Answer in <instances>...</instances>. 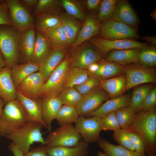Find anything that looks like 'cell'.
Here are the masks:
<instances>
[{"label":"cell","instance_id":"obj_1","mask_svg":"<svg viewBox=\"0 0 156 156\" xmlns=\"http://www.w3.org/2000/svg\"><path fill=\"white\" fill-rule=\"evenodd\" d=\"M136 132L142 140L145 154H155L156 150V108L140 110L136 113L131 125L128 127Z\"/></svg>","mask_w":156,"mask_h":156},{"label":"cell","instance_id":"obj_2","mask_svg":"<svg viewBox=\"0 0 156 156\" xmlns=\"http://www.w3.org/2000/svg\"><path fill=\"white\" fill-rule=\"evenodd\" d=\"M28 122L24 107L17 99L5 104L0 116V136H5Z\"/></svg>","mask_w":156,"mask_h":156},{"label":"cell","instance_id":"obj_3","mask_svg":"<svg viewBox=\"0 0 156 156\" xmlns=\"http://www.w3.org/2000/svg\"><path fill=\"white\" fill-rule=\"evenodd\" d=\"M21 33L13 26L0 25V50L5 66L11 68L20 64L19 40Z\"/></svg>","mask_w":156,"mask_h":156},{"label":"cell","instance_id":"obj_4","mask_svg":"<svg viewBox=\"0 0 156 156\" xmlns=\"http://www.w3.org/2000/svg\"><path fill=\"white\" fill-rule=\"evenodd\" d=\"M43 127L38 122H28L5 137L11 140L24 155L29 151L31 145L34 142L45 145V140L41 133Z\"/></svg>","mask_w":156,"mask_h":156},{"label":"cell","instance_id":"obj_5","mask_svg":"<svg viewBox=\"0 0 156 156\" xmlns=\"http://www.w3.org/2000/svg\"><path fill=\"white\" fill-rule=\"evenodd\" d=\"M81 137L72 124L60 126L51 132L46 139L47 148L56 146L72 147L78 145Z\"/></svg>","mask_w":156,"mask_h":156},{"label":"cell","instance_id":"obj_6","mask_svg":"<svg viewBox=\"0 0 156 156\" xmlns=\"http://www.w3.org/2000/svg\"><path fill=\"white\" fill-rule=\"evenodd\" d=\"M127 80L126 91L140 84L155 83L156 77L152 68L139 62L123 66Z\"/></svg>","mask_w":156,"mask_h":156},{"label":"cell","instance_id":"obj_7","mask_svg":"<svg viewBox=\"0 0 156 156\" xmlns=\"http://www.w3.org/2000/svg\"><path fill=\"white\" fill-rule=\"evenodd\" d=\"M100 34L103 38L111 40L128 39L139 37L134 27L109 19L100 23Z\"/></svg>","mask_w":156,"mask_h":156},{"label":"cell","instance_id":"obj_8","mask_svg":"<svg viewBox=\"0 0 156 156\" xmlns=\"http://www.w3.org/2000/svg\"><path fill=\"white\" fill-rule=\"evenodd\" d=\"M101 57L97 49L82 43L74 47L71 52L69 68L75 67L87 70L90 64L101 60Z\"/></svg>","mask_w":156,"mask_h":156},{"label":"cell","instance_id":"obj_9","mask_svg":"<svg viewBox=\"0 0 156 156\" xmlns=\"http://www.w3.org/2000/svg\"><path fill=\"white\" fill-rule=\"evenodd\" d=\"M6 1L9 10V18L13 26L21 32L34 28V18L21 4L18 0Z\"/></svg>","mask_w":156,"mask_h":156},{"label":"cell","instance_id":"obj_10","mask_svg":"<svg viewBox=\"0 0 156 156\" xmlns=\"http://www.w3.org/2000/svg\"><path fill=\"white\" fill-rule=\"evenodd\" d=\"M69 57H66L55 69L44 83L41 99L58 95L62 90L67 72L69 68Z\"/></svg>","mask_w":156,"mask_h":156},{"label":"cell","instance_id":"obj_11","mask_svg":"<svg viewBox=\"0 0 156 156\" xmlns=\"http://www.w3.org/2000/svg\"><path fill=\"white\" fill-rule=\"evenodd\" d=\"M101 117L92 116L87 118L80 116L76 122L75 128L84 141L90 143L97 141L100 139L102 130Z\"/></svg>","mask_w":156,"mask_h":156},{"label":"cell","instance_id":"obj_12","mask_svg":"<svg viewBox=\"0 0 156 156\" xmlns=\"http://www.w3.org/2000/svg\"><path fill=\"white\" fill-rule=\"evenodd\" d=\"M91 43L99 50L101 55L106 56L111 51L132 48L141 49L147 44L131 39L111 40L101 37L91 39Z\"/></svg>","mask_w":156,"mask_h":156},{"label":"cell","instance_id":"obj_13","mask_svg":"<svg viewBox=\"0 0 156 156\" xmlns=\"http://www.w3.org/2000/svg\"><path fill=\"white\" fill-rule=\"evenodd\" d=\"M109 99L107 93L99 86L83 95L81 102L75 107L80 116H86Z\"/></svg>","mask_w":156,"mask_h":156},{"label":"cell","instance_id":"obj_14","mask_svg":"<svg viewBox=\"0 0 156 156\" xmlns=\"http://www.w3.org/2000/svg\"><path fill=\"white\" fill-rule=\"evenodd\" d=\"M44 83L43 78L38 71L31 74L23 80L16 89L27 98L31 99H41Z\"/></svg>","mask_w":156,"mask_h":156},{"label":"cell","instance_id":"obj_15","mask_svg":"<svg viewBox=\"0 0 156 156\" xmlns=\"http://www.w3.org/2000/svg\"><path fill=\"white\" fill-rule=\"evenodd\" d=\"M17 99L21 103L26 111L28 116V122L40 123L48 130L42 117L41 99H30L25 96L17 91Z\"/></svg>","mask_w":156,"mask_h":156},{"label":"cell","instance_id":"obj_16","mask_svg":"<svg viewBox=\"0 0 156 156\" xmlns=\"http://www.w3.org/2000/svg\"><path fill=\"white\" fill-rule=\"evenodd\" d=\"M112 19L133 27L138 25V20L136 14L129 3L125 0L118 1Z\"/></svg>","mask_w":156,"mask_h":156},{"label":"cell","instance_id":"obj_17","mask_svg":"<svg viewBox=\"0 0 156 156\" xmlns=\"http://www.w3.org/2000/svg\"><path fill=\"white\" fill-rule=\"evenodd\" d=\"M36 39V30L31 28L21 33L19 40L20 64L31 61Z\"/></svg>","mask_w":156,"mask_h":156},{"label":"cell","instance_id":"obj_18","mask_svg":"<svg viewBox=\"0 0 156 156\" xmlns=\"http://www.w3.org/2000/svg\"><path fill=\"white\" fill-rule=\"evenodd\" d=\"M66 53V48L53 49L47 58L40 65L38 72L42 75L44 83L53 72L65 58Z\"/></svg>","mask_w":156,"mask_h":156},{"label":"cell","instance_id":"obj_19","mask_svg":"<svg viewBox=\"0 0 156 156\" xmlns=\"http://www.w3.org/2000/svg\"><path fill=\"white\" fill-rule=\"evenodd\" d=\"M42 113L43 120L48 128L51 130V124L63 104L58 95H53L41 99Z\"/></svg>","mask_w":156,"mask_h":156},{"label":"cell","instance_id":"obj_20","mask_svg":"<svg viewBox=\"0 0 156 156\" xmlns=\"http://www.w3.org/2000/svg\"><path fill=\"white\" fill-rule=\"evenodd\" d=\"M53 49L44 33L36 31L35 43L31 61L40 65L47 58Z\"/></svg>","mask_w":156,"mask_h":156},{"label":"cell","instance_id":"obj_21","mask_svg":"<svg viewBox=\"0 0 156 156\" xmlns=\"http://www.w3.org/2000/svg\"><path fill=\"white\" fill-rule=\"evenodd\" d=\"M99 86L104 90L109 99L123 95L126 91L127 80L124 73L110 78L102 80Z\"/></svg>","mask_w":156,"mask_h":156},{"label":"cell","instance_id":"obj_22","mask_svg":"<svg viewBox=\"0 0 156 156\" xmlns=\"http://www.w3.org/2000/svg\"><path fill=\"white\" fill-rule=\"evenodd\" d=\"M139 48L114 50L108 52L106 60L117 63L122 66L139 62Z\"/></svg>","mask_w":156,"mask_h":156},{"label":"cell","instance_id":"obj_23","mask_svg":"<svg viewBox=\"0 0 156 156\" xmlns=\"http://www.w3.org/2000/svg\"><path fill=\"white\" fill-rule=\"evenodd\" d=\"M11 69L5 66L0 71V98L5 104L17 98V90L12 78Z\"/></svg>","mask_w":156,"mask_h":156},{"label":"cell","instance_id":"obj_24","mask_svg":"<svg viewBox=\"0 0 156 156\" xmlns=\"http://www.w3.org/2000/svg\"><path fill=\"white\" fill-rule=\"evenodd\" d=\"M131 97L130 95L127 94L109 99L103 103L97 109L87 115L86 117L96 116L101 117L109 113L115 112L122 107L129 105Z\"/></svg>","mask_w":156,"mask_h":156},{"label":"cell","instance_id":"obj_25","mask_svg":"<svg viewBox=\"0 0 156 156\" xmlns=\"http://www.w3.org/2000/svg\"><path fill=\"white\" fill-rule=\"evenodd\" d=\"M100 29V23L94 15L89 14L86 16L85 20L72 46L75 47L81 44L98 34Z\"/></svg>","mask_w":156,"mask_h":156},{"label":"cell","instance_id":"obj_26","mask_svg":"<svg viewBox=\"0 0 156 156\" xmlns=\"http://www.w3.org/2000/svg\"><path fill=\"white\" fill-rule=\"evenodd\" d=\"M98 67L94 72L88 75L101 80L112 78L124 73L123 66L116 63L101 60L98 62Z\"/></svg>","mask_w":156,"mask_h":156},{"label":"cell","instance_id":"obj_27","mask_svg":"<svg viewBox=\"0 0 156 156\" xmlns=\"http://www.w3.org/2000/svg\"><path fill=\"white\" fill-rule=\"evenodd\" d=\"M89 143L81 140L77 146L72 147L56 146L47 148L48 156H87Z\"/></svg>","mask_w":156,"mask_h":156},{"label":"cell","instance_id":"obj_28","mask_svg":"<svg viewBox=\"0 0 156 156\" xmlns=\"http://www.w3.org/2000/svg\"><path fill=\"white\" fill-rule=\"evenodd\" d=\"M59 16L61 23L67 36L69 45H72L75 42L83 22L66 12H62Z\"/></svg>","mask_w":156,"mask_h":156},{"label":"cell","instance_id":"obj_29","mask_svg":"<svg viewBox=\"0 0 156 156\" xmlns=\"http://www.w3.org/2000/svg\"><path fill=\"white\" fill-rule=\"evenodd\" d=\"M40 67V65L30 61L25 64H17L11 68V77L16 88L27 77L38 72Z\"/></svg>","mask_w":156,"mask_h":156},{"label":"cell","instance_id":"obj_30","mask_svg":"<svg viewBox=\"0 0 156 156\" xmlns=\"http://www.w3.org/2000/svg\"><path fill=\"white\" fill-rule=\"evenodd\" d=\"M44 33L54 49L66 48L70 46L67 36L61 23Z\"/></svg>","mask_w":156,"mask_h":156},{"label":"cell","instance_id":"obj_31","mask_svg":"<svg viewBox=\"0 0 156 156\" xmlns=\"http://www.w3.org/2000/svg\"><path fill=\"white\" fill-rule=\"evenodd\" d=\"M34 19L36 30L43 33L61 23L59 16L50 14L40 13Z\"/></svg>","mask_w":156,"mask_h":156},{"label":"cell","instance_id":"obj_32","mask_svg":"<svg viewBox=\"0 0 156 156\" xmlns=\"http://www.w3.org/2000/svg\"><path fill=\"white\" fill-rule=\"evenodd\" d=\"M89 76L86 69L77 67L69 68L66 74L62 90L74 87L85 81Z\"/></svg>","mask_w":156,"mask_h":156},{"label":"cell","instance_id":"obj_33","mask_svg":"<svg viewBox=\"0 0 156 156\" xmlns=\"http://www.w3.org/2000/svg\"><path fill=\"white\" fill-rule=\"evenodd\" d=\"M99 146L108 156H140L135 151L130 150L120 145H115L104 139L97 142Z\"/></svg>","mask_w":156,"mask_h":156},{"label":"cell","instance_id":"obj_34","mask_svg":"<svg viewBox=\"0 0 156 156\" xmlns=\"http://www.w3.org/2000/svg\"><path fill=\"white\" fill-rule=\"evenodd\" d=\"M62 8L61 0H38L36 7L31 16L34 18L42 13L59 16L62 12Z\"/></svg>","mask_w":156,"mask_h":156},{"label":"cell","instance_id":"obj_35","mask_svg":"<svg viewBox=\"0 0 156 156\" xmlns=\"http://www.w3.org/2000/svg\"><path fill=\"white\" fill-rule=\"evenodd\" d=\"M80 116L75 106L63 105L59 110L55 119L60 126L75 122Z\"/></svg>","mask_w":156,"mask_h":156},{"label":"cell","instance_id":"obj_36","mask_svg":"<svg viewBox=\"0 0 156 156\" xmlns=\"http://www.w3.org/2000/svg\"><path fill=\"white\" fill-rule=\"evenodd\" d=\"M153 88V83H148L140 85L133 90L129 105L136 113L140 110L145 98Z\"/></svg>","mask_w":156,"mask_h":156},{"label":"cell","instance_id":"obj_37","mask_svg":"<svg viewBox=\"0 0 156 156\" xmlns=\"http://www.w3.org/2000/svg\"><path fill=\"white\" fill-rule=\"evenodd\" d=\"M115 113L120 128L126 129L132 124L136 112L129 105L118 109Z\"/></svg>","mask_w":156,"mask_h":156},{"label":"cell","instance_id":"obj_38","mask_svg":"<svg viewBox=\"0 0 156 156\" xmlns=\"http://www.w3.org/2000/svg\"><path fill=\"white\" fill-rule=\"evenodd\" d=\"M58 96L63 105L75 107L81 102L83 96L74 87L62 90Z\"/></svg>","mask_w":156,"mask_h":156},{"label":"cell","instance_id":"obj_39","mask_svg":"<svg viewBox=\"0 0 156 156\" xmlns=\"http://www.w3.org/2000/svg\"><path fill=\"white\" fill-rule=\"evenodd\" d=\"M61 1L68 14L82 22L85 21L86 16L78 1L73 0H61Z\"/></svg>","mask_w":156,"mask_h":156},{"label":"cell","instance_id":"obj_40","mask_svg":"<svg viewBox=\"0 0 156 156\" xmlns=\"http://www.w3.org/2000/svg\"><path fill=\"white\" fill-rule=\"evenodd\" d=\"M139 62L146 66L153 68L156 65V50L147 46L141 48L138 56Z\"/></svg>","mask_w":156,"mask_h":156},{"label":"cell","instance_id":"obj_41","mask_svg":"<svg viewBox=\"0 0 156 156\" xmlns=\"http://www.w3.org/2000/svg\"><path fill=\"white\" fill-rule=\"evenodd\" d=\"M117 1L116 0L102 1L99 12L96 18L99 23L112 18Z\"/></svg>","mask_w":156,"mask_h":156},{"label":"cell","instance_id":"obj_42","mask_svg":"<svg viewBox=\"0 0 156 156\" xmlns=\"http://www.w3.org/2000/svg\"><path fill=\"white\" fill-rule=\"evenodd\" d=\"M113 139L119 145L132 151L134 149L126 129L120 128L114 131Z\"/></svg>","mask_w":156,"mask_h":156},{"label":"cell","instance_id":"obj_43","mask_svg":"<svg viewBox=\"0 0 156 156\" xmlns=\"http://www.w3.org/2000/svg\"><path fill=\"white\" fill-rule=\"evenodd\" d=\"M101 125L102 130L114 131L120 128L115 112L107 113L101 117Z\"/></svg>","mask_w":156,"mask_h":156},{"label":"cell","instance_id":"obj_44","mask_svg":"<svg viewBox=\"0 0 156 156\" xmlns=\"http://www.w3.org/2000/svg\"><path fill=\"white\" fill-rule=\"evenodd\" d=\"M101 81L96 77L89 76L85 81L74 88L83 96L99 86Z\"/></svg>","mask_w":156,"mask_h":156},{"label":"cell","instance_id":"obj_45","mask_svg":"<svg viewBox=\"0 0 156 156\" xmlns=\"http://www.w3.org/2000/svg\"><path fill=\"white\" fill-rule=\"evenodd\" d=\"M131 139L135 151L140 156H145L144 143L140 137L136 132L127 128H126Z\"/></svg>","mask_w":156,"mask_h":156},{"label":"cell","instance_id":"obj_46","mask_svg":"<svg viewBox=\"0 0 156 156\" xmlns=\"http://www.w3.org/2000/svg\"><path fill=\"white\" fill-rule=\"evenodd\" d=\"M156 88L155 87L146 96L142 103L140 110L153 109L156 108Z\"/></svg>","mask_w":156,"mask_h":156},{"label":"cell","instance_id":"obj_47","mask_svg":"<svg viewBox=\"0 0 156 156\" xmlns=\"http://www.w3.org/2000/svg\"><path fill=\"white\" fill-rule=\"evenodd\" d=\"M9 10L6 0L0 5V25L13 26L9 16Z\"/></svg>","mask_w":156,"mask_h":156},{"label":"cell","instance_id":"obj_48","mask_svg":"<svg viewBox=\"0 0 156 156\" xmlns=\"http://www.w3.org/2000/svg\"><path fill=\"white\" fill-rule=\"evenodd\" d=\"M47 149L44 145L32 148L24 154V156H48Z\"/></svg>","mask_w":156,"mask_h":156},{"label":"cell","instance_id":"obj_49","mask_svg":"<svg viewBox=\"0 0 156 156\" xmlns=\"http://www.w3.org/2000/svg\"><path fill=\"white\" fill-rule=\"evenodd\" d=\"M21 4L31 15L36 9L38 0H18Z\"/></svg>","mask_w":156,"mask_h":156},{"label":"cell","instance_id":"obj_50","mask_svg":"<svg viewBox=\"0 0 156 156\" xmlns=\"http://www.w3.org/2000/svg\"><path fill=\"white\" fill-rule=\"evenodd\" d=\"M8 148L12 152L14 156H24L23 153L12 142L8 145Z\"/></svg>","mask_w":156,"mask_h":156},{"label":"cell","instance_id":"obj_51","mask_svg":"<svg viewBox=\"0 0 156 156\" xmlns=\"http://www.w3.org/2000/svg\"><path fill=\"white\" fill-rule=\"evenodd\" d=\"M101 1V0H88L86 1V5L89 10H94L98 7Z\"/></svg>","mask_w":156,"mask_h":156},{"label":"cell","instance_id":"obj_52","mask_svg":"<svg viewBox=\"0 0 156 156\" xmlns=\"http://www.w3.org/2000/svg\"><path fill=\"white\" fill-rule=\"evenodd\" d=\"M142 38L148 42L156 45V38L155 36H147L143 37Z\"/></svg>","mask_w":156,"mask_h":156},{"label":"cell","instance_id":"obj_53","mask_svg":"<svg viewBox=\"0 0 156 156\" xmlns=\"http://www.w3.org/2000/svg\"><path fill=\"white\" fill-rule=\"evenodd\" d=\"M5 64L2 54L0 50V71L5 67Z\"/></svg>","mask_w":156,"mask_h":156},{"label":"cell","instance_id":"obj_54","mask_svg":"<svg viewBox=\"0 0 156 156\" xmlns=\"http://www.w3.org/2000/svg\"><path fill=\"white\" fill-rule=\"evenodd\" d=\"M5 103L3 100L0 98V116L2 113L3 109V107Z\"/></svg>","mask_w":156,"mask_h":156},{"label":"cell","instance_id":"obj_55","mask_svg":"<svg viewBox=\"0 0 156 156\" xmlns=\"http://www.w3.org/2000/svg\"><path fill=\"white\" fill-rule=\"evenodd\" d=\"M150 16L154 20L156 19V10H154L151 14Z\"/></svg>","mask_w":156,"mask_h":156},{"label":"cell","instance_id":"obj_56","mask_svg":"<svg viewBox=\"0 0 156 156\" xmlns=\"http://www.w3.org/2000/svg\"><path fill=\"white\" fill-rule=\"evenodd\" d=\"M97 156H108L105 153L100 151H99L97 153Z\"/></svg>","mask_w":156,"mask_h":156},{"label":"cell","instance_id":"obj_57","mask_svg":"<svg viewBox=\"0 0 156 156\" xmlns=\"http://www.w3.org/2000/svg\"><path fill=\"white\" fill-rule=\"evenodd\" d=\"M6 0H0V5L3 3Z\"/></svg>","mask_w":156,"mask_h":156},{"label":"cell","instance_id":"obj_58","mask_svg":"<svg viewBox=\"0 0 156 156\" xmlns=\"http://www.w3.org/2000/svg\"><path fill=\"white\" fill-rule=\"evenodd\" d=\"M145 156H156V154L148 155H147V156L146 155Z\"/></svg>","mask_w":156,"mask_h":156}]
</instances>
